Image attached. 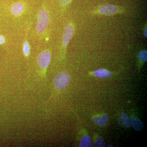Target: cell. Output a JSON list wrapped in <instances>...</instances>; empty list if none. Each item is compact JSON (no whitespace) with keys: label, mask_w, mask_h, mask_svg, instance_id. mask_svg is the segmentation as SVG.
<instances>
[{"label":"cell","mask_w":147,"mask_h":147,"mask_svg":"<svg viewBox=\"0 0 147 147\" xmlns=\"http://www.w3.org/2000/svg\"><path fill=\"white\" fill-rule=\"evenodd\" d=\"M50 17L49 13L45 9H42L38 13L36 31L38 34H42L47 27L49 24Z\"/></svg>","instance_id":"cell-1"},{"label":"cell","mask_w":147,"mask_h":147,"mask_svg":"<svg viewBox=\"0 0 147 147\" xmlns=\"http://www.w3.org/2000/svg\"><path fill=\"white\" fill-rule=\"evenodd\" d=\"M70 80V76L66 72L58 74L54 79L55 87L59 90H63L67 86Z\"/></svg>","instance_id":"cell-2"},{"label":"cell","mask_w":147,"mask_h":147,"mask_svg":"<svg viewBox=\"0 0 147 147\" xmlns=\"http://www.w3.org/2000/svg\"><path fill=\"white\" fill-rule=\"evenodd\" d=\"M51 54L48 50H45L40 53L37 58L38 65L43 69H46L50 64Z\"/></svg>","instance_id":"cell-3"},{"label":"cell","mask_w":147,"mask_h":147,"mask_svg":"<svg viewBox=\"0 0 147 147\" xmlns=\"http://www.w3.org/2000/svg\"><path fill=\"white\" fill-rule=\"evenodd\" d=\"M74 32L73 26L68 24L65 28L63 34L62 43L64 47H66L71 40Z\"/></svg>","instance_id":"cell-4"},{"label":"cell","mask_w":147,"mask_h":147,"mask_svg":"<svg viewBox=\"0 0 147 147\" xmlns=\"http://www.w3.org/2000/svg\"><path fill=\"white\" fill-rule=\"evenodd\" d=\"M117 11V7L113 5L107 4L104 5L100 7L99 11L101 14L105 15H110L116 13Z\"/></svg>","instance_id":"cell-5"},{"label":"cell","mask_w":147,"mask_h":147,"mask_svg":"<svg viewBox=\"0 0 147 147\" xmlns=\"http://www.w3.org/2000/svg\"><path fill=\"white\" fill-rule=\"evenodd\" d=\"M24 9V5L22 3L17 2L13 4L11 7L10 11L14 16H19L23 13Z\"/></svg>","instance_id":"cell-6"},{"label":"cell","mask_w":147,"mask_h":147,"mask_svg":"<svg viewBox=\"0 0 147 147\" xmlns=\"http://www.w3.org/2000/svg\"><path fill=\"white\" fill-rule=\"evenodd\" d=\"M108 116L103 115L99 117H95L93 119V122L96 124L100 126H105L108 123Z\"/></svg>","instance_id":"cell-7"},{"label":"cell","mask_w":147,"mask_h":147,"mask_svg":"<svg viewBox=\"0 0 147 147\" xmlns=\"http://www.w3.org/2000/svg\"><path fill=\"white\" fill-rule=\"evenodd\" d=\"M129 120L134 129L137 131L142 130L143 127V124L141 120L134 116H131Z\"/></svg>","instance_id":"cell-8"},{"label":"cell","mask_w":147,"mask_h":147,"mask_svg":"<svg viewBox=\"0 0 147 147\" xmlns=\"http://www.w3.org/2000/svg\"><path fill=\"white\" fill-rule=\"evenodd\" d=\"M93 75L98 78H107L110 77L112 74L106 69H100L94 71Z\"/></svg>","instance_id":"cell-9"},{"label":"cell","mask_w":147,"mask_h":147,"mask_svg":"<svg viewBox=\"0 0 147 147\" xmlns=\"http://www.w3.org/2000/svg\"><path fill=\"white\" fill-rule=\"evenodd\" d=\"M119 124L121 126L125 127H130L131 126L130 120L128 116L126 113H122L121 114V117L118 120Z\"/></svg>","instance_id":"cell-10"},{"label":"cell","mask_w":147,"mask_h":147,"mask_svg":"<svg viewBox=\"0 0 147 147\" xmlns=\"http://www.w3.org/2000/svg\"><path fill=\"white\" fill-rule=\"evenodd\" d=\"M92 145V140L89 136H84L82 137L79 146L80 147H90Z\"/></svg>","instance_id":"cell-11"},{"label":"cell","mask_w":147,"mask_h":147,"mask_svg":"<svg viewBox=\"0 0 147 147\" xmlns=\"http://www.w3.org/2000/svg\"><path fill=\"white\" fill-rule=\"evenodd\" d=\"M30 45L28 40H26L23 43V51L25 56L28 57L30 53Z\"/></svg>","instance_id":"cell-12"},{"label":"cell","mask_w":147,"mask_h":147,"mask_svg":"<svg viewBox=\"0 0 147 147\" xmlns=\"http://www.w3.org/2000/svg\"><path fill=\"white\" fill-rule=\"evenodd\" d=\"M105 144L104 139L102 137H99L97 138L94 145V147H105Z\"/></svg>","instance_id":"cell-13"},{"label":"cell","mask_w":147,"mask_h":147,"mask_svg":"<svg viewBox=\"0 0 147 147\" xmlns=\"http://www.w3.org/2000/svg\"><path fill=\"white\" fill-rule=\"evenodd\" d=\"M138 58L139 60L143 61L147 60V50H143L141 51L138 54Z\"/></svg>","instance_id":"cell-14"},{"label":"cell","mask_w":147,"mask_h":147,"mask_svg":"<svg viewBox=\"0 0 147 147\" xmlns=\"http://www.w3.org/2000/svg\"><path fill=\"white\" fill-rule=\"evenodd\" d=\"M71 1L72 0H59L61 3L64 5H67L69 4Z\"/></svg>","instance_id":"cell-15"},{"label":"cell","mask_w":147,"mask_h":147,"mask_svg":"<svg viewBox=\"0 0 147 147\" xmlns=\"http://www.w3.org/2000/svg\"><path fill=\"white\" fill-rule=\"evenodd\" d=\"M5 42V39L3 36L0 35V45H2Z\"/></svg>","instance_id":"cell-16"},{"label":"cell","mask_w":147,"mask_h":147,"mask_svg":"<svg viewBox=\"0 0 147 147\" xmlns=\"http://www.w3.org/2000/svg\"><path fill=\"white\" fill-rule=\"evenodd\" d=\"M144 35L145 37H147V29L145 30V31L144 32Z\"/></svg>","instance_id":"cell-17"}]
</instances>
